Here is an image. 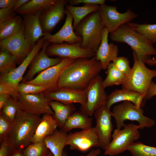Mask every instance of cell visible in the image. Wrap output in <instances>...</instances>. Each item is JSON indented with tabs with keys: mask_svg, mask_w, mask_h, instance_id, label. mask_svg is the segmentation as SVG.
<instances>
[{
	"mask_svg": "<svg viewBox=\"0 0 156 156\" xmlns=\"http://www.w3.org/2000/svg\"><path fill=\"white\" fill-rule=\"evenodd\" d=\"M42 13L38 12L22 15L23 18L24 36L33 47L45 35L43 32L40 21V16Z\"/></svg>",
	"mask_w": 156,
	"mask_h": 156,
	"instance_id": "cell-21",
	"label": "cell"
},
{
	"mask_svg": "<svg viewBox=\"0 0 156 156\" xmlns=\"http://www.w3.org/2000/svg\"><path fill=\"white\" fill-rule=\"evenodd\" d=\"M44 41L43 37L40 38L31 51L16 68L6 73L1 74L0 81L9 83L17 90V87L22 79L24 74L35 56L42 49Z\"/></svg>",
	"mask_w": 156,
	"mask_h": 156,
	"instance_id": "cell-17",
	"label": "cell"
},
{
	"mask_svg": "<svg viewBox=\"0 0 156 156\" xmlns=\"http://www.w3.org/2000/svg\"><path fill=\"white\" fill-rule=\"evenodd\" d=\"M22 107L17 99L11 97L0 110V114L8 120L12 122L17 113Z\"/></svg>",
	"mask_w": 156,
	"mask_h": 156,
	"instance_id": "cell-34",
	"label": "cell"
},
{
	"mask_svg": "<svg viewBox=\"0 0 156 156\" xmlns=\"http://www.w3.org/2000/svg\"><path fill=\"white\" fill-rule=\"evenodd\" d=\"M140 126L133 123L125 124L122 129H116L112 140L104 150V155L114 156L127 150L128 147L140 137Z\"/></svg>",
	"mask_w": 156,
	"mask_h": 156,
	"instance_id": "cell-7",
	"label": "cell"
},
{
	"mask_svg": "<svg viewBox=\"0 0 156 156\" xmlns=\"http://www.w3.org/2000/svg\"><path fill=\"white\" fill-rule=\"evenodd\" d=\"M45 95L50 100L65 104L78 103L81 107L86 104L87 97L86 90H81L67 88H58L55 90L47 92Z\"/></svg>",
	"mask_w": 156,
	"mask_h": 156,
	"instance_id": "cell-20",
	"label": "cell"
},
{
	"mask_svg": "<svg viewBox=\"0 0 156 156\" xmlns=\"http://www.w3.org/2000/svg\"><path fill=\"white\" fill-rule=\"evenodd\" d=\"M81 45V42L73 44L52 43L47 48L46 53L48 56H57L63 59L90 58L95 56V53L83 48Z\"/></svg>",
	"mask_w": 156,
	"mask_h": 156,
	"instance_id": "cell-12",
	"label": "cell"
},
{
	"mask_svg": "<svg viewBox=\"0 0 156 156\" xmlns=\"http://www.w3.org/2000/svg\"><path fill=\"white\" fill-rule=\"evenodd\" d=\"M11 96L9 94L5 93H0V110L3 106Z\"/></svg>",
	"mask_w": 156,
	"mask_h": 156,
	"instance_id": "cell-46",
	"label": "cell"
},
{
	"mask_svg": "<svg viewBox=\"0 0 156 156\" xmlns=\"http://www.w3.org/2000/svg\"><path fill=\"white\" fill-rule=\"evenodd\" d=\"M155 95H156V84L152 81L146 94L145 99L146 100H148Z\"/></svg>",
	"mask_w": 156,
	"mask_h": 156,
	"instance_id": "cell-44",
	"label": "cell"
},
{
	"mask_svg": "<svg viewBox=\"0 0 156 156\" xmlns=\"http://www.w3.org/2000/svg\"><path fill=\"white\" fill-rule=\"evenodd\" d=\"M110 38L113 42L127 44L138 58L144 62L150 58L151 56H156V49L153 44L127 24L121 26L110 33Z\"/></svg>",
	"mask_w": 156,
	"mask_h": 156,
	"instance_id": "cell-3",
	"label": "cell"
},
{
	"mask_svg": "<svg viewBox=\"0 0 156 156\" xmlns=\"http://www.w3.org/2000/svg\"><path fill=\"white\" fill-rule=\"evenodd\" d=\"M49 104L54 112L53 116L56 121L58 127L61 129L70 116L76 110L73 104H65L51 100Z\"/></svg>",
	"mask_w": 156,
	"mask_h": 156,
	"instance_id": "cell-27",
	"label": "cell"
},
{
	"mask_svg": "<svg viewBox=\"0 0 156 156\" xmlns=\"http://www.w3.org/2000/svg\"><path fill=\"white\" fill-rule=\"evenodd\" d=\"M11 156H25L22 151L17 150Z\"/></svg>",
	"mask_w": 156,
	"mask_h": 156,
	"instance_id": "cell-50",
	"label": "cell"
},
{
	"mask_svg": "<svg viewBox=\"0 0 156 156\" xmlns=\"http://www.w3.org/2000/svg\"><path fill=\"white\" fill-rule=\"evenodd\" d=\"M111 114L118 129L123 128L125 125L124 122L126 120L137 121L140 126V129L150 128L155 124L154 120L144 115L142 108L138 107L128 101H123L114 106Z\"/></svg>",
	"mask_w": 156,
	"mask_h": 156,
	"instance_id": "cell-6",
	"label": "cell"
},
{
	"mask_svg": "<svg viewBox=\"0 0 156 156\" xmlns=\"http://www.w3.org/2000/svg\"><path fill=\"white\" fill-rule=\"evenodd\" d=\"M67 145L69 146L71 150L83 152L94 147H100L99 138L94 127L68 134Z\"/></svg>",
	"mask_w": 156,
	"mask_h": 156,
	"instance_id": "cell-13",
	"label": "cell"
},
{
	"mask_svg": "<svg viewBox=\"0 0 156 156\" xmlns=\"http://www.w3.org/2000/svg\"><path fill=\"white\" fill-rule=\"evenodd\" d=\"M58 127L56 121L53 115H43L31 140V143L44 140L46 137L51 135Z\"/></svg>",
	"mask_w": 156,
	"mask_h": 156,
	"instance_id": "cell-24",
	"label": "cell"
},
{
	"mask_svg": "<svg viewBox=\"0 0 156 156\" xmlns=\"http://www.w3.org/2000/svg\"><path fill=\"white\" fill-rule=\"evenodd\" d=\"M105 27L98 10L85 18L75 30L76 35L81 39L82 48L96 53L101 42Z\"/></svg>",
	"mask_w": 156,
	"mask_h": 156,
	"instance_id": "cell-4",
	"label": "cell"
},
{
	"mask_svg": "<svg viewBox=\"0 0 156 156\" xmlns=\"http://www.w3.org/2000/svg\"><path fill=\"white\" fill-rule=\"evenodd\" d=\"M50 44L48 41L44 40L42 49L35 56L29 65V69L23 80V82L31 81L37 73L57 65L61 61L63 58L59 57L51 58L47 54L46 48Z\"/></svg>",
	"mask_w": 156,
	"mask_h": 156,
	"instance_id": "cell-16",
	"label": "cell"
},
{
	"mask_svg": "<svg viewBox=\"0 0 156 156\" xmlns=\"http://www.w3.org/2000/svg\"><path fill=\"white\" fill-rule=\"evenodd\" d=\"M101 151L100 149H92L87 154L85 155L81 156H98L101 153ZM63 156H67L66 153H63Z\"/></svg>",
	"mask_w": 156,
	"mask_h": 156,
	"instance_id": "cell-47",
	"label": "cell"
},
{
	"mask_svg": "<svg viewBox=\"0 0 156 156\" xmlns=\"http://www.w3.org/2000/svg\"><path fill=\"white\" fill-rule=\"evenodd\" d=\"M107 69V76L103 82L104 88L115 85H121L125 75L116 68L113 62L109 65Z\"/></svg>",
	"mask_w": 156,
	"mask_h": 156,
	"instance_id": "cell-32",
	"label": "cell"
},
{
	"mask_svg": "<svg viewBox=\"0 0 156 156\" xmlns=\"http://www.w3.org/2000/svg\"><path fill=\"white\" fill-rule=\"evenodd\" d=\"M0 93L9 94L16 99L19 94L15 88L10 83L5 81H0Z\"/></svg>",
	"mask_w": 156,
	"mask_h": 156,
	"instance_id": "cell-41",
	"label": "cell"
},
{
	"mask_svg": "<svg viewBox=\"0 0 156 156\" xmlns=\"http://www.w3.org/2000/svg\"><path fill=\"white\" fill-rule=\"evenodd\" d=\"M17 90L18 94L25 95L36 94L48 91V88L44 86L35 85L24 82L19 83Z\"/></svg>",
	"mask_w": 156,
	"mask_h": 156,
	"instance_id": "cell-37",
	"label": "cell"
},
{
	"mask_svg": "<svg viewBox=\"0 0 156 156\" xmlns=\"http://www.w3.org/2000/svg\"><path fill=\"white\" fill-rule=\"evenodd\" d=\"M93 119L81 110L75 111L67 120L61 130L67 133L75 129L82 130L92 127Z\"/></svg>",
	"mask_w": 156,
	"mask_h": 156,
	"instance_id": "cell-25",
	"label": "cell"
},
{
	"mask_svg": "<svg viewBox=\"0 0 156 156\" xmlns=\"http://www.w3.org/2000/svg\"><path fill=\"white\" fill-rule=\"evenodd\" d=\"M69 0H58L54 5L41 13L40 21L44 34L50 33L64 17L65 8Z\"/></svg>",
	"mask_w": 156,
	"mask_h": 156,
	"instance_id": "cell-19",
	"label": "cell"
},
{
	"mask_svg": "<svg viewBox=\"0 0 156 156\" xmlns=\"http://www.w3.org/2000/svg\"><path fill=\"white\" fill-rule=\"evenodd\" d=\"M111 112L106 105L97 109L94 115L96 121L94 127L98 135L100 148L105 150L110 143L113 130Z\"/></svg>",
	"mask_w": 156,
	"mask_h": 156,
	"instance_id": "cell-11",
	"label": "cell"
},
{
	"mask_svg": "<svg viewBox=\"0 0 156 156\" xmlns=\"http://www.w3.org/2000/svg\"><path fill=\"white\" fill-rule=\"evenodd\" d=\"M102 70L101 63L95 56L76 59L61 75L58 88L84 90Z\"/></svg>",
	"mask_w": 156,
	"mask_h": 156,
	"instance_id": "cell-1",
	"label": "cell"
},
{
	"mask_svg": "<svg viewBox=\"0 0 156 156\" xmlns=\"http://www.w3.org/2000/svg\"><path fill=\"white\" fill-rule=\"evenodd\" d=\"M133 64L130 73L126 76L121 84L123 89L146 95L152 79L156 77V69L148 68L145 63L138 59L133 52Z\"/></svg>",
	"mask_w": 156,
	"mask_h": 156,
	"instance_id": "cell-5",
	"label": "cell"
},
{
	"mask_svg": "<svg viewBox=\"0 0 156 156\" xmlns=\"http://www.w3.org/2000/svg\"><path fill=\"white\" fill-rule=\"evenodd\" d=\"M12 122L0 115V141L7 137L10 131Z\"/></svg>",
	"mask_w": 156,
	"mask_h": 156,
	"instance_id": "cell-39",
	"label": "cell"
},
{
	"mask_svg": "<svg viewBox=\"0 0 156 156\" xmlns=\"http://www.w3.org/2000/svg\"><path fill=\"white\" fill-rule=\"evenodd\" d=\"M41 118L40 115L23 109L17 113L8 136L12 145L16 150L23 151L31 144V140Z\"/></svg>",
	"mask_w": 156,
	"mask_h": 156,
	"instance_id": "cell-2",
	"label": "cell"
},
{
	"mask_svg": "<svg viewBox=\"0 0 156 156\" xmlns=\"http://www.w3.org/2000/svg\"><path fill=\"white\" fill-rule=\"evenodd\" d=\"M127 24L152 44L156 43V24H139L131 22Z\"/></svg>",
	"mask_w": 156,
	"mask_h": 156,
	"instance_id": "cell-31",
	"label": "cell"
},
{
	"mask_svg": "<svg viewBox=\"0 0 156 156\" xmlns=\"http://www.w3.org/2000/svg\"><path fill=\"white\" fill-rule=\"evenodd\" d=\"M67 135L66 133L56 129L44 139L47 146L54 156H63L64 148L67 145Z\"/></svg>",
	"mask_w": 156,
	"mask_h": 156,
	"instance_id": "cell-26",
	"label": "cell"
},
{
	"mask_svg": "<svg viewBox=\"0 0 156 156\" xmlns=\"http://www.w3.org/2000/svg\"><path fill=\"white\" fill-rule=\"evenodd\" d=\"M109 33L108 30L105 27L102 33L101 42L95 56L96 60L101 62L103 70L107 69L111 62L118 57L119 52L117 45L113 43H109Z\"/></svg>",
	"mask_w": 156,
	"mask_h": 156,
	"instance_id": "cell-22",
	"label": "cell"
},
{
	"mask_svg": "<svg viewBox=\"0 0 156 156\" xmlns=\"http://www.w3.org/2000/svg\"><path fill=\"white\" fill-rule=\"evenodd\" d=\"M50 151L44 140L31 143L22 151L25 156H46Z\"/></svg>",
	"mask_w": 156,
	"mask_h": 156,
	"instance_id": "cell-36",
	"label": "cell"
},
{
	"mask_svg": "<svg viewBox=\"0 0 156 156\" xmlns=\"http://www.w3.org/2000/svg\"><path fill=\"white\" fill-rule=\"evenodd\" d=\"M99 5H84L82 6H76L67 4L66 9L71 14L73 18V26L74 30L81 21L91 13L98 11Z\"/></svg>",
	"mask_w": 156,
	"mask_h": 156,
	"instance_id": "cell-30",
	"label": "cell"
},
{
	"mask_svg": "<svg viewBox=\"0 0 156 156\" xmlns=\"http://www.w3.org/2000/svg\"><path fill=\"white\" fill-rule=\"evenodd\" d=\"M16 12L12 8L0 9V24H1L16 16Z\"/></svg>",
	"mask_w": 156,
	"mask_h": 156,
	"instance_id": "cell-42",
	"label": "cell"
},
{
	"mask_svg": "<svg viewBox=\"0 0 156 156\" xmlns=\"http://www.w3.org/2000/svg\"><path fill=\"white\" fill-rule=\"evenodd\" d=\"M105 0H69V5L74 6L81 3L84 5H101L105 4Z\"/></svg>",
	"mask_w": 156,
	"mask_h": 156,
	"instance_id": "cell-43",
	"label": "cell"
},
{
	"mask_svg": "<svg viewBox=\"0 0 156 156\" xmlns=\"http://www.w3.org/2000/svg\"><path fill=\"white\" fill-rule=\"evenodd\" d=\"M29 1V0H16L13 8L14 11L16 12L18 9Z\"/></svg>",
	"mask_w": 156,
	"mask_h": 156,
	"instance_id": "cell-48",
	"label": "cell"
},
{
	"mask_svg": "<svg viewBox=\"0 0 156 156\" xmlns=\"http://www.w3.org/2000/svg\"><path fill=\"white\" fill-rule=\"evenodd\" d=\"M145 95L133 91L122 89L116 90L108 96L106 105L110 108L114 104L121 101H128L142 108L146 100Z\"/></svg>",
	"mask_w": 156,
	"mask_h": 156,
	"instance_id": "cell-23",
	"label": "cell"
},
{
	"mask_svg": "<svg viewBox=\"0 0 156 156\" xmlns=\"http://www.w3.org/2000/svg\"><path fill=\"white\" fill-rule=\"evenodd\" d=\"M66 17L64 24L61 29L56 33L52 35L48 33L43 37L44 40L51 44H60L66 42L74 44L81 42V39L77 36L74 31L73 18L69 11L65 9Z\"/></svg>",
	"mask_w": 156,
	"mask_h": 156,
	"instance_id": "cell-18",
	"label": "cell"
},
{
	"mask_svg": "<svg viewBox=\"0 0 156 156\" xmlns=\"http://www.w3.org/2000/svg\"><path fill=\"white\" fill-rule=\"evenodd\" d=\"M58 0H31L17 10L16 12L20 14L43 12L49 9Z\"/></svg>",
	"mask_w": 156,
	"mask_h": 156,
	"instance_id": "cell-29",
	"label": "cell"
},
{
	"mask_svg": "<svg viewBox=\"0 0 156 156\" xmlns=\"http://www.w3.org/2000/svg\"><path fill=\"white\" fill-rule=\"evenodd\" d=\"M75 60L63 58L59 64L40 73L31 81L24 83L45 86L48 89V92L55 90L58 88L57 83L61 75Z\"/></svg>",
	"mask_w": 156,
	"mask_h": 156,
	"instance_id": "cell-10",
	"label": "cell"
},
{
	"mask_svg": "<svg viewBox=\"0 0 156 156\" xmlns=\"http://www.w3.org/2000/svg\"><path fill=\"white\" fill-rule=\"evenodd\" d=\"M17 64L14 56L6 49L1 48L0 72L1 74L8 73L16 68Z\"/></svg>",
	"mask_w": 156,
	"mask_h": 156,
	"instance_id": "cell-33",
	"label": "cell"
},
{
	"mask_svg": "<svg viewBox=\"0 0 156 156\" xmlns=\"http://www.w3.org/2000/svg\"><path fill=\"white\" fill-rule=\"evenodd\" d=\"M103 80L99 75L86 89V103L84 106L81 107L80 110L90 117L94 115L97 109L106 104L108 96L103 85Z\"/></svg>",
	"mask_w": 156,
	"mask_h": 156,
	"instance_id": "cell-9",
	"label": "cell"
},
{
	"mask_svg": "<svg viewBox=\"0 0 156 156\" xmlns=\"http://www.w3.org/2000/svg\"><path fill=\"white\" fill-rule=\"evenodd\" d=\"M116 68L125 75L130 72L131 68L128 59L125 56L117 57L112 61Z\"/></svg>",
	"mask_w": 156,
	"mask_h": 156,
	"instance_id": "cell-38",
	"label": "cell"
},
{
	"mask_svg": "<svg viewBox=\"0 0 156 156\" xmlns=\"http://www.w3.org/2000/svg\"><path fill=\"white\" fill-rule=\"evenodd\" d=\"M127 150L132 156H156V147L144 144L140 142L133 143Z\"/></svg>",
	"mask_w": 156,
	"mask_h": 156,
	"instance_id": "cell-35",
	"label": "cell"
},
{
	"mask_svg": "<svg viewBox=\"0 0 156 156\" xmlns=\"http://www.w3.org/2000/svg\"><path fill=\"white\" fill-rule=\"evenodd\" d=\"M16 0H0V8H14Z\"/></svg>",
	"mask_w": 156,
	"mask_h": 156,
	"instance_id": "cell-45",
	"label": "cell"
},
{
	"mask_svg": "<svg viewBox=\"0 0 156 156\" xmlns=\"http://www.w3.org/2000/svg\"><path fill=\"white\" fill-rule=\"evenodd\" d=\"M24 26L21 17L16 16L0 24V40L8 38L19 33Z\"/></svg>",
	"mask_w": 156,
	"mask_h": 156,
	"instance_id": "cell-28",
	"label": "cell"
},
{
	"mask_svg": "<svg viewBox=\"0 0 156 156\" xmlns=\"http://www.w3.org/2000/svg\"><path fill=\"white\" fill-rule=\"evenodd\" d=\"M17 100L22 108L28 112L39 115H54V112L49 104L51 100L42 93L19 94Z\"/></svg>",
	"mask_w": 156,
	"mask_h": 156,
	"instance_id": "cell-14",
	"label": "cell"
},
{
	"mask_svg": "<svg viewBox=\"0 0 156 156\" xmlns=\"http://www.w3.org/2000/svg\"><path fill=\"white\" fill-rule=\"evenodd\" d=\"M0 143V156H11L17 150L10 144L7 137Z\"/></svg>",
	"mask_w": 156,
	"mask_h": 156,
	"instance_id": "cell-40",
	"label": "cell"
},
{
	"mask_svg": "<svg viewBox=\"0 0 156 156\" xmlns=\"http://www.w3.org/2000/svg\"><path fill=\"white\" fill-rule=\"evenodd\" d=\"M24 27L18 34L0 41V48L6 49L15 57L17 64H20L31 51L32 47L25 38Z\"/></svg>",
	"mask_w": 156,
	"mask_h": 156,
	"instance_id": "cell-15",
	"label": "cell"
},
{
	"mask_svg": "<svg viewBox=\"0 0 156 156\" xmlns=\"http://www.w3.org/2000/svg\"><path fill=\"white\" fill-rule=\"evenodd\" d=\"M46 156H54L52 153L50 151Z\"/></svg>",
	"mask_w": 156,
	"mask_h": 156,
	"instance_id": "cell-51",
	"label": "cell"
},
{
	"mask_svg": "<svg viewBox=\"0 0 156 156\" xmlns=\"http://www.w3.org/2000/svg\"><path fill=\"white\" fill-rule=\"evenodd\" d=\"M145 62L149 65H156V59L155 58H150L146 60Z\"/></svg>",
	"mask_w": 156,
	"mask_h": 156,
	"instance_id": "cell-49",
	"label": "cell"
},
{
	"mask_svg": "<svg viewBox=\"0 0 156 156\" xmlns=\"http://www.w3.org/2000/svg\"><path fill=\"white\" fill-rule=\"evenodd\" d=\"M115 5H99L98 10L105 27L111 33L121 26L131 22L138 15L129 8L125 12L120 13Z\"/></svg>",
	"mask_w": 156,
	"mask_h": 156,
	"instance_id": "cell-8",
	"label": "cell"
}]
</instances>
